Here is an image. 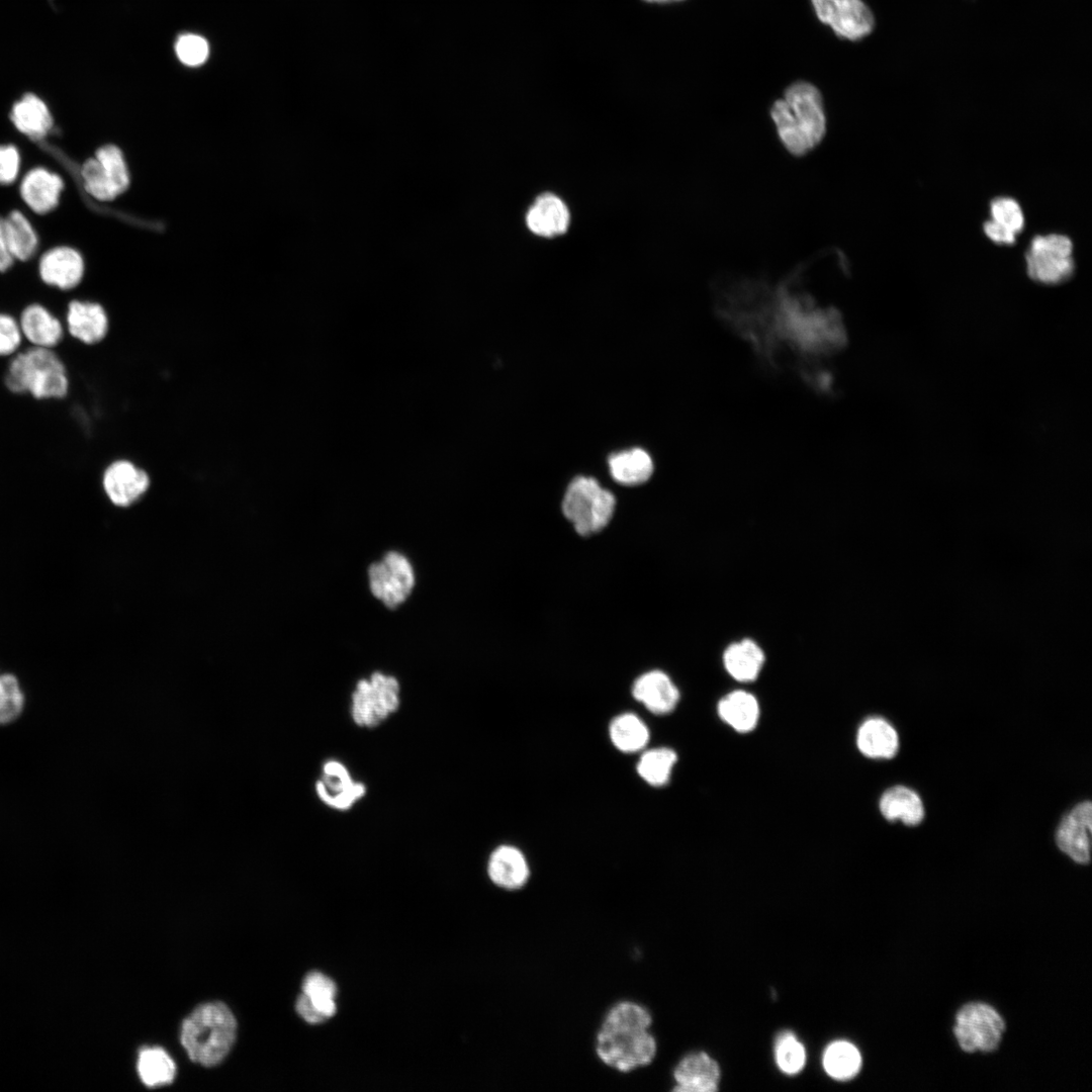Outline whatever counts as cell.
Wrapping results in <instances>:
<instances>
[{
    "label": "cell",
    "instance_id": "44",
    "mask_svg": "<svg viewBox=\"0 0 1092 1092\" xmlns=\"http://www.w3.org/2000/svg\"><path fill=\"white\" fill-rule=\"evenodd\" d=\"M5 232L4 217L0 216V272L7 271L14 263Z\"/></svg>",
    "mask_w": 1092,
    "mask_h": 1092
},
{
    "label": "cell",
    "instance_id": "40",
    "mask_svg": "<svg viewBox=\"0 0 1092 1092\" xmlns=\"http://www.w3.org/2000/svg\"><path fill=\"white\" fill-rule=\"evenodd\" d=\"M22 333L17 320L0 312V357L13 355L22 341Z\"/></svg>",
    "mask_w": 1092,
    "mask_h": 1092
},
{
    "label": "cell",
    "instance_id": "30",
    "mask_svg": "<svg viewBox=\"0 0 1092 1092\" xmlns=\"http://www.w3.org/2000/svg\"><path fill=\"white\" fill-rule=\"evenodd\" d=\"M825 1072L833 1079L845 1081L857 1075L861 1057L857 1048L846 1040L831 1042L823 1054Z\"/></svg>",
    "mask_w": 1092,
    "mask_h": 1092
},
{
    "label": "cell",
    "instance_id": "10",
    "mask_svg": "<svg viewBox=\"0 0 1092 1092\" xmlns=\"http://www.w3.org/2000/svg\"><path fill=\"white\" fill-rule=\"evenodd\" d=\"M369 585L373 596L389 609L397 607L410 596L415 576L405 556L398 552L386 553L380 561L368 569Z\"/></svg>",
    "mask_w": 1092,
    "mask_h": 1092
},
{
    "label": "cell",
    "instance_id": "18",
    "mask_svg": "<svg viewBox=\"0 0 1092 1092\" xmlns=\"http://www.w3.org/2000/svg\"><path fill=\"white\" fill-rule=\"evenodd\" d=\"M486 871L490 881L505 890L523 888L530 877L526 856L518 847L510 844H502L491 851Z\"/></svg>",
    "mask_w": 1092,
    "mask_h": 1092
},
{
    "label": "cell",
    "instance_id": "11",
    "mask_svg": "<svg viewBox=\"0 0 1092 1092\" xmlns=\"http://www.w3.org/2000/svg\"><path fill=\"white\" fill-rule=\"evenodd\" d=\"M315 792L326 806L346 811L365 796L366 786L354 780L342 761L329 759L323 763L321 776L315 782Z\"/></svg>",
    "mask_w": 1092,
    "mask_h": 1092
},
{
    "label": "cell",
    "instance_id": "43",
    "mask_svg": "<svg viewBox=\"0 0 1092 1092\" xmlns=\"http://www.w3.org/2000/svg\"><path fill=\"white\" fill-rule=\"evenodd\" d=\"M296 1011L305 1021L311 1024L321 1023L328 1019L312 1006L302 993L296 1001Z\"/></svg>",
    "mask_w": 1092,
    "mask_h": 1092
},
{
    "label": "cell",
    "instance_id": "45",
    "mask_svg": "<svg viewBox=\"0 0 1092 1092\" xmlns=\"http://www.w3.org/2000/svg\"><path fill=\"white\" fill-rule=\"evenodd\" d=\"M643 1H645L647 3H653V4H670V3L680 2V1H684V0H643Z\"/></svg>",
    "mask_w": 1092,
    "mask_h": 1092
},
{
    "label": "cell",
    "instance_id": "9",
    "mask_svg": "<svg viewBox=\"0 0 1092 1092\" xmlns=\"http://www.w3.org/2000/svg\"><path fill=\"white\" fill-rule=\"evenodd\" d=\"M820 22L847 40H859L875 26L871 9L861 0H810Z\"/></svg>",
    "mask_w": 1092,
    "mask_h": 1092
},
{
    "label": "cell",
    "instance_id": "13",
    "mask_svg": "<svg viewBox=\"0 0 1092 1092\" xmlns=\"http://www.w3.org/2000/svg\"><path fill=\"white\" fill-rule=\"evenodd\" d=\"M82 255L69 246H56L42 254L38 262L40 279L47 285L70 290L80 284L84 276Z\"/></svg>",
    "mask_w": 1092,
    "mask_h": 1092
},
{
    "label": "cell",
    "instance_id": "12",
    "mask_svg": "<svg viewBox=\"0 0 1092 1092\" xmlns=\"http://www.w3.org/2000/svg\"><path fill=\"white\" fill-rule=\"evenodd\" d=\"M1092 806L1089 801L1078 804L1062 820L1056 833L1059 848L1079 863L1090 860Z\"/></svg>",
    "mask_w": 1092,
    "mask_h": 1092
},
{
    "label": "cell",
    "instance_id": "2",
    "mask_svg": "<svg viewBox=\"0 0 1092 1092\" xmlns=\"http://www.w3.org/2000/svg\"><path fill=\"white\" fill-rule=\"evenodd\" d=\"M769 115L778 138L793 156L813 151L824 139L826 113L819 89L808 81L789 85L770 106Z\"/></svg>",
    "mask_w": 1092,
    "mask_h": 1092
},
{
    "label": "cell",
    "instance_id": "32",
    "mask_svg": "<svg viewBox=\"0 0 1092 1092\" xmlns=\"http://www.w3.org/2000/svg\"><path fill=\"white\" fill-rule=\"evenodd\" d=\"M138 1071L143 1083L149 1087L169 1084L175 1077V1064L165 1051L159 1048L145 1049L140 1053Z\"/></svg>",
    "mask_w": 1092,
    "mask_h": 1092
},
{
    "label": "cell",
    "instance_id": "5",
    "mask_svg": "<svg viewBox=\"0 0 1092 1092\" xmlns=\"http://www.w3.org/2000/svg\"><path fill=\"white\" fill-rule=\"evenodd\" d=\"M615 509V495L589 476L574 477L561 504L564 517L581 536L603 531L613 519Z\"/></svg>",
    "mask_w": 1092,
    "mask_h": 1092
},
{
    "label": "cell",
    "instance_id": "29",
    "mask_svg": "<svg viewBox=\"0 0 1092 1092\" xmlns=\"http://www.w3.org/2000/svg\"><path fill=\"white\" fill-rule=\"evenodd\" d=\"M609 734L612 743L622 752L640 751L649 741L648 727L632 713L615 717L610 724Z\"/></svg>",
    "mask_w": 1092,
    "mask_h": 1092
},
{
    "label": "cell",
    "instance_id": "38",
    "mask_svg": "<svg viewBox=\"0 0 1092 1092\" xmlns=\"http://www.w3.org/2000/svg\"><path fill=\"white\" fill-rule=\"evenodd\" d=\"M81 177L84 189L93 198L100 201H110L118 196L105 175L101 164L95 157L87 159L82 164Z\"/></svg>",
    "mask_w": 1092,
    "mask_h": 1092
},
{
    "label": "cell",
    "instance_id": "39",
    "mask_svg": "<svg viewBox=\"0 0 1092 1092\" xmlns=\"http://www.w3.org/2000/svg\"><path fill=\"white\" fill-rule=\"evenodd\" d=\"M991 219L1004 225L1015 235L1024 228L1025 218L1020 204L1013 198L1000 196L990 202Z\"/></svg>",
    "mask_w": 1092,
    "mask_h": 1092
},
{
    "label": "cell",
    "instance_id": "21",
    "mask_svg": "<svg viewBox=\"0 0 1092 1092\" xmlns=\"http://www.w3.org/2000/svg\"><path fill=\"white\" fill-rule=\"evenodd\" d=\"M18 323L22 336L34 347L53 349L63 340L62 323L40 303L26 305Z\"/></svg>",
    "mask_w": 1092,
    "mask_h": 1092
},
{
    "label": "cell",
    "instance_id": "42",
    "mask_svg": "<svg viewBox=\"0 0 1092 1092\" xmlns=\"http://www.w3.org/2000/svg\"><path fill=\"white\" fill-rule=\"evenodd\" d=\"M983 231L988 239L1000 245H1012L1016 241V235L1004 225L988 219L983 224Z\"/></svg>",
    "mask_w": 1092,
    "mask_h": 1092
},
{
    "label": "cell",
    "instance_id": "4",
    "mask_svg": "<svg viewBox=\"0 0 1092 1092\" xmlns=\"http://www.w3.org/2000/svg\"><path fill=\"white\" fill-rule=\"evenodd\" d=\"M4 384L12 393H29L39 400L63 398L69 390V378L61 358L53 349L34 346L11 359Z\"/></svg>",
    "mask_w": 1092,
    "mask_h": 1092
},
{
    "label": "cell",
    "instance_id": "7",
    "mask_svg": "<svg viewBox=\"0 0 1092 1092\" xmlns=\"http://www.w3.org/2000/svg\"><path fill=\"white\" fill-rule=\"evenodd\" d=\"M1073 242L1060 234L1037 235L1025 253L1027 275L1035 282L1059 284L1075 272Z\"/></svg>",
    "mask_w": 1092,
    "mask_h": 1092
},
{
    "label": "cell",
    "instance_id": "15",
    "mask_svg": "<svg viewBox=\"0 0 1092 1092\" xmlns=\"http://www.w3.org/2000/svg\"><path fill=\"white\" fill-rule=\"evenodd\" d=\"M149 483L148 474L125 460L111 463L103 475L105 493L114 505L120 507L135 502L148 489Z\"/></svg>",
    "mask_w": 1092,
    "mask_h": 1092
},
{
    "label": "cell",
    "instance_id": "6",
    "mask_svg": "<svg viewBox=\"0 0 1092 1092\" xmlns=\"http://www.w3.org/2000/svg\"><path fill=\"white\" fill-rule=\"evenodd\" d=\"M399 692V682L392 675L376 671L360 679L351 695L352 721L361 728L379 726L398 710Z\"/></svg>",
    "mask_w": 1092,
    "mask_h": 1092
},
{
    "label": "cell",
    "instance_id": "37",
    "mask_svg": "<svg viewBox=\"0 0 1092 1092\" xmlns=\"http://www.w3.org/2000/svg\"><path fill=\"white\" fill-rule=\"evenodd\" d=\"M24 707V694L17 677L8 672L0 673V724L15 720Z\"/></svg>",
    "mask_w": 1092,
    "mask_h": 1092
},
{
    "label": "cell",
    "instance_id": "25",
    "mask_svg": "<svg viewBox=\"0 0 1092 1092\" xmlns=\"http://www.w3.org/2000/svg\"><path fill=\"white\" fill-rule=\"evenodd\" d=\"M608 466L613 479L628 486L645 483L654 471L652 458L641 448L612 454L608 458Z\"/></svg>",
    "mask_w": 1092,
    "mask_h": 1092
},
{
    "label": "cell",
    "instance_id": "16",
    "mask_svg": "<svg viewBox=\"0 0 1092 1092\" xmlns=\"http://www.w3.org/2000/svg\"><path fill=\"white\" fill-rule=\"evenodd\" d=\"M674 1091L715 1092L720 1081V1068L704 1052L692 1053L679 1061L673 1070Z\"/></svg>",
    "mask_w": 1092,
    "mask_h": 1092
},
{
    "label": "cell",
    "instance_id": "3",
    "mask_svg": "<svg viewBox=\"0 0 1092 1092\" xmlns=\"http://www.w3.org/2000/svg\"><path fill=\"white\" fill-rule=\"evenodd\" d=\"M237 1022L222 1002L198 1006L181 1027V1043L194 1063L205 1067L219 1064L236 1038Z\"/></svg>",
    "mask_w": 1092,
    "mask_h": 1092
},
{
    "label": "cell",
    "instance_id": "23",
    "mask_svg": "<svg viewBox=\"0 0 1092 1092\" xmlns=\"http://www.w3.org/2000/svg\"><path fill=\"white\" fill-rule=\"evenodd\" d=\"M858 750L870 758H892L899 748V737L894 727L882 718H870L858 728Z\"/></svg>",
    "mask_w": 1092,
    "mask_h": 1092
},
{
    "label": "cell",
    "instance_id": "8",
    "mask_svg": "<svg viewBox=\"0 0 1092 1092\" xmlns=\"http://www.w3.org/2000/svg\"><path fill=\"white\" fill-rule=\"evenodd\" d=\"M1005 1023L999 1013L983 1003L965 1005L957 1014L953 1028L961 1049L967 1053H991L1001 1042Z\"/></svg>",
    "mask_w": 1092,
    "mask_h": 1092
},
{
    "label": "cell",
    "instance_id": "20",
    "mask_svg": "<svg viewBox=\"0 0 1092 1092\" xmlns=\"http://www.w3.org/2000/svg\"><path fill=\"white\" fill-rule=\"evenodd\" d=\"M569 220L566 204L552 193L538 196L526 214L528 229L533 234L546 238L564 234Z\"/></svg>",
    "mask_w": 1092,
    "mask_h": 1092
},
{
    "label": "cell",
    "instance_id": "41",
    "mask_svg": "<svg viewBox=\"0 0 1092 1092\" xmlns=\"http://www.w3.org/2000/svg\"><path fill=\"white\" fill-rule=\"evenodd\" d=\"M20 154L14 145H0V185L12 184L20 171Z\"/></svg>",
    "mask_w": 1092,
    "mask_h": 1092
},
{
    "label": "cell",
    "instance_id": "27",
    "mask_svg": "<svg viewBox=\"0 0 1092 1092\" xmlns=\"http://www.w3.org/2000/svg\"><path fill=\"white\" fill-rule=\"evenodd\" d=\"M879 807L887 820H901L906 825H917L924 817V807L920 797L903 786L887 790L881 797Z\"/></svg>",
    "mask_w": 1092,
    "mask_h": 1092
},
{
    "label": "cell",
    "instance_id": "14",
    "mask_svg": "<svg viewBox=\"0 0 1092 1092\" xmlns=\"http://www.w3.org/2000/svg\"><path fill=\"white\" fill-rule=\"evenodd\" d=\"M64 186L59 174L44 167H34L21 179L19 194L31 211L43 215L58 206Z\"/></svg>",
    "mask_w": 1092,
    "mask_h": 1092
},
{
    "label": "cell",
    "instance_id": "35",
    "mask_svg": "<svg viewBox=\"0 0 1092 1092\" xmlns=\"http://www.w3.org/2000/svg\"><path fill=\"white\" fill-rule=\"evenodd\" d=\"M95 158L117 194L124 192L129 186V174L121 151L116 146L106 145L97 150Z\"/></svg>",
    "mask_w": 1092,
    "mask_h": 1092
},
{
    "label": "cell",
    "instance_id": "28",
    "mask_svg": "<svg viewBox=\"0 0 1092 1092\" xmlns=\"http://www.w3.org/2000/svg\"><path fill=\"white\" fill-rule=\"evenodd\" d=\"M4 224L13 258L21 262L31 259L38 248V237L30 220L15 209L4 217Z\"/></svg>",
    "mask_w": 1092,
    "mask_h": 1092
},
{
    "label": "cell",
    "instance_id": "33",
    "mask_svg": "<svg viewBox=\"0 0 1092 1092\" xmlns=\"http://www.w3.org/2000/svg\"><path fill=\"white\" fill-rule=\"evenodd\" d=\"M302 994L328 1019L336 1013L337 987L326 975L320 972L307 974L302 983Z\"/></svg>",
    "mask_w": 1092,
    "mask_h": 1092
},
{
    "label": "cell",
    "instance_id": "22",
    "mask_svg": "<svg viewBox=\"0 0 1092 1092\" xmlns=\"http://www.w3.org/2000/svg\"><path fill=\"white\" fill-rule=\"evenodd\" d=\"M10 120L22 134L40 140L51 131L54 118L48 104L34 93H25L11 107Z\"/></svg>",
    "mask_w": 1092,
    "mask_h": 1092
},
{
    "label": "cell",
    "instance_id": "31",
    "mask_svg": "<svg viewBox=\"0 0 1092 1092\" xmlns=\"http://www.w3.org/2000/svg\"><path fill=\"white\" fill-rule=\"evenodd\" d=\"M677 761L675 751L667 747H657L644 751L637 764L641 779L651 786L666 785L672 768Z\"/></svg>",
    "mask_w": 1092,
    "mask_h": 1092
},
{
    "label": "cell",
    "instance_id": "1",
    "mask_svg": "<svg viewBox=\"0 0 1092 1092\" xmlns=\"http://www.w3.org/2000/svg\"><path fill=\"white\" fill-rule=\"evenodd\" d=\"M651 1025L652 1015L645 1006L631 1001L615 1004L596 1037L599 1059L623 1073L649 1065L657 1051Z\"/></svg>",
    "mask_w": 1092,
    "mask_h": 1092
},
{
    "label": "cell",
    "instance_id": "19",
    "mask_svg": "<svg viewBox=\"0 0 1092 1092\" xmlns=\"http://www.w3.org/2000/svg\"><path fill=\"white\" fill-rule=\"evenodd\" d=\"M66 321L69 334L86 345L102 341L108 331L107 314L97 302L70 301Z\"/></svg>",
    "mask_w": 1092,
    "mask_h": 1092
},
{
    "label": "cell",
    "instance_id": "36",
    "mask_svg": "<svg viewBox=\"0 0 1092 1092\" xmlns=\"http://www.w3.org/2000/svg\"><path fill=\"white\" fill-rule=\"evenodd\" d=\"M174 52L178 61L190 68L204 65L210 55L208 40L201 34L184 32L177 36Z\"/></svg>",
    "mask_w": 1092,
    "mask_h": 1092
},
{
    "label": "cell",
    "instance_id": "34",
    "mask_svg": "<svg viewBox=\"0 0 1092 1092\" xmlns=\"http://www.w3.org/2000/svg\"><path fill=\"white\" fill-rule=\"evenodd\" d=\"M775 1060L779 1069L788 1075H795L803 1069L806 1051L792 1031L785 1030L777 1035Z\"/></svg>",
    "mask_w": 1092,
    "mask_h": 1092
},
{
    "label": "cell",
    "instance_id": "17",
    "mask_svg": "<svg viewBox=\"0 0 1092 1092\" xmlns=\"http://www.w3.org/2000/svg\"><path fill=\"white\" fill-rule=\"evenodd\" d=\"M632 695L653 714L670 713L677 706L679 691L672 679L661 670H650L636 678Z\"/></svg>",
    "mask_w": 1092,
    "mask_h": 1092
},
{
    "label": "cell",
    "instance_id": "24",
    "mask_svg": "<svg viewBox=\"0 0 1092 1092\" xmlns=\"http://www.w3.org/2000/svg\"><path fill=\"white\" fill-rule=\"evenodd\" d=\"M717 712L723 722L739 733L752 731L760 715L756 698L742 690L724 696L718 703Z\"/></svg>",
    "mask_w": 1092,
    "mask_h": 1092
},
{
    "label": "cell",
    "instance_id": "26",
    "mask_svg": "<svg viewBox=\"0 0 1092 1092\" xmlns=\"http://www.w3.org/2000/svg\"><path fill=\"white\" fill-rule=\"evenodd\" d=\"M764 663V653L753 640L742 639L731 643L723 653L726 671L738 681L754 680Z\"/></svg>",
    "mask_w": 1092,
    "mask_h": 1092
}]
</instances>
